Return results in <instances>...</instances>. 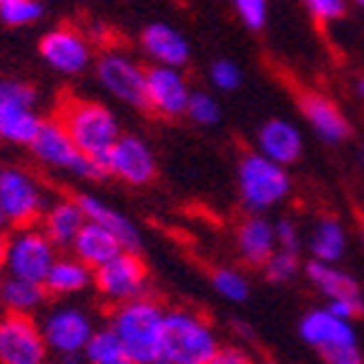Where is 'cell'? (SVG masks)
I'll return each mask as SVG.
<instances>
[{
	"instance_id": "f35d334b",
	"label": "cell",
	"mask_w": 364,
	"mask_h": 364,
	"mask_svg": "<svg viewBox=\"0 0 364 364\" xmlns=\"http://www.w3.org/2000/svg\"><path fill=\"white\" fill-rule=\"evenodd\" d=\"M357 97H359V100H362V102H364V74H362V77L357 79Z\"/></svg>"
},
{
	"instance_id": "5b68a950",
	"label": "cell",
	"mask_w": 364,
	"mask_h": 364,
	"mask_svg": "<svg viewBox=\"0 0 364 364\" xmlns=\"http://www.w3.org/2000/svg\"><path fill=\"white\" fill-rule=\"evenodd\" d=\"M43 117L36 112V90L18 79L0 82V140L31 146L36 140Z\"/></svg>"
},
{
	"instance_id": "e575fe53",
	"label": "cell",
	"mask_w": 364,
	"mask_h": 364,
	"mask_svg": "<svg viewBox=\"0 0 364 364\" xmlns=\"http://www.w3.org/2000/svg\"><path fill=\"white\" fill-rule=\"evenodd\" d=\"M209 79H212V85L219 92H235L237 87L242 85V69L237 67L232 59H217L212 64Z\"/></svg>"
},
{
	"instance_id": "60d3db41",
	"label": "cell",
	"mask_w": 364,
	"mask_h": 364,
	"mask_svg": "<svg viewBox=\"0 0 364 364\" xmlns=\"http://www.w3.org/2000/svg\"><path fill=\"white\" fill-rule=\"evenodd\" d=\"M6 230V219H3V214H0V232Z\"/></svg>"
},
{
	"instance_id": "277c9868",
	"label": "cell",
	"mask_w": 364,
	"mask_h": 364,
	"mask_svg": "<svg viewBox=\"0 0 364 364\" xmlns=\"http://www.w3.org/2000/svg\"><path fill=\"white\" fill-rule=\"evenodd\" d=\"M291 173L283 166L262 158L260 153H247L237 166V188L242 207L252 214H265L278 207L291 194Z\"/></svg>"
},
{
	"instance_id": "f546056e",
	"label": "cell",
	"mask_w": 364,
	"mask_h": 364,
	"mask_svg": "<svg viewBox=\"0 0 364 364\" xmlns=\"http://www.w3.org/2000/svg\"><path fill=\"white\" fill-rule=\"evenodd\" d=\"M43 3L38 0H0V21L13 28H23V26L36 23L43 18Z\"/></svg>"
},
{
	"instance_id": "ffe728a7",
	"label": "cell",
	"mask_w": 364,
	"mask_h": 364,
	"mask_svg": "<svg viewBox=\"0 0 364 364\" xmlns=\"http://www.w3.org/2000/svg\"><path fill=\"white\" fill-rule=\"evenodd\" d=\"M235 242L240 257L252 267H265V262L278 252L275 225L267 222L265 217H260V214L242 219V225L237 227Z\"/></svg>"
},
{
	"instance_id": "7402d4cb",
	"label": "cell",
	"mask_w": 364,
	"mask_h": 364,
	"mask_svg": "<svg viewBox=\"0 0 364 364\" xmlns=\"http://www.w3.org/2000/svg\"><path fill=\"white\" fill-rule=\"evenodd\" d=\"M77 199H79L82 212H85L87 222L100 225L102 230H107L109 235L115 237L117 242L122 245V250L135 252V250L140 247L138 227H135L125 214L117 212V209H112L109 204H105L102 199H97V196H92V194H82V196H77Z\"/></svg>"
},
{
	"instance_id": "30bf717a",
	"label": "cell",
	"mask_w": 364,
	"mask_h": 364,
	"mask_svg": "<svg viewBox=\"0 0 364 364\" xmlns=\"http://www.w3.org/2000/svg\"><path fill=\"white\" fill-rule=\"evenodd\" d=\"M95 323L90 314L77 306H56L41 318V334L49 346V352L59 354L61 359H74L85 354L87 344L95 336Z\"/></svg>"
},
{
	"instance_id": "b9f144b4",
	"label": "cell",
	"mask_w": 364,
	"mask_h": 364,
	"mask_svg": "<svg viewBox=\"0 0 364 364\" xmlns=\"http://www.w3.org/2000/svg\"><path fill=\"white\" fill-rule=\"evenodd\" d=\"M357 6H359V8H364V0H359V3H357Z\"/></svg>"
},
{
	"instance_id": "7bdbcfd3",
	"label": "cell",
	"mask_w": 364,
	"mask_h": 364,
	"mask_svg": "<svg viewBox=\"0 0 364 364\" xmlns=\"http://www.w3.org/2000/svg\"><path fill=\"white\" fill-rule=\"evenodd\" d=\"M0 267H3V265H0ZM0 283H3V270H0Z\"/></svg>"
},
{
	"instance_id": "1f68e13d",
	"label": "cell",
	"mask_w": 364,
	"mask_h": 364,
	"mask_svg": "<svg viewBox=\"0 0 364 364\" xmlns=\"http://www.w3.org/2000/svg\"><path fill=\"white\" fill-rule=\"evenodd\" d=\"M265 278L270 283H291L298 273H301V260H298V252H286V250H278L270 260L265 262Z\"/></svg>"
},
{
	"instance_id": "d6986e66",
	"label": "cell",
	"mask_w": 364,
	"mask_h": 364,
	"mask_svg": "<svg viewBox=\"0 0 364 364\" xmlns=\"http://www.w3.org/2000/svg\"><path fill=\"white\" fill-rule=\"evenodd\" d=\"M140 46L153 59V67L183 69L191 59L188 38L171 23H151L140 33Z\"/></svg>"
},
{
	"instance_id": "8d00e7d4",
	"label": "cell",
	"mask_w": 364,
	"mask_h": 364,
	"mask_svg": "<svg viewBox=\"0 0 364 364\" xmlns=\"http://www.w3.org/2000/svg\"><path fill=\"white\" fill-rule=\"evenodd\" d=\"M209 364H255V359L242 346H219V352Z\"/></svg>"
},
{
	"instance_id": "4dcf8cb0",
	"label": "cell",
	"mask_w": 364,
	"mask_h": 364,
	"mask_svg": "<svg viewBox=\"0 0 364 364\" xmlns=\"http://www.w3.org/2000/svg\"><path fill=\"white\" fill-rule=\"evenodd\" d=\"M186 115L201 125V128H209V125H217L222 120V107H219L217 97L209 95V92H194L191 95V102H188Z\"/></svg>"
},
{
	"instance_id": "9a60e30c",
	"label": "cell",
	"mask_w": 364,
	"mask_h": 364,
	"mask_svg": "<svg viewBox=\"0 0 364 364\" xmlns=\"http://www.w3.org/2000/svg\"><path fill=\"white\" fill-rule=\"evenodd\" d=\"M296 105H298V112L309 122V128L314 130L323 143L339 146V143L352 138V122H349V117H346L339 109V105H336L334 100H328L326 95L314 92V90H304V92H298Z\"/></svg>"
},
{
	"instance_id": "836d02e7",
	"label": "cell",
	"mask_w": 364,
	"mask_h": 364,
	"mask_svg": "<svg viewBox=\"0 0 364 364\" xmlns=\"http://www.w3.org/2000/svg\"><path fill=\"white\" fill-rule=\"evenodd\" d=\"M235 13H237V18L242 21L245 28L262 31L267 26L270 8H267L265 0H237V3H235Z\"/></svg>"
},
{
	"instance_id": "52a82bcc",
	"label": "cell",
	"mask_w": 364,
	"mask_h": 364,
	"mask_svg": "<svg viewBox=\"0 0 364 364\" xmlns=\"http://www.w3.org/2000/svg\"><path fill=\"white\" fill-rule=\"evenodd\" d=\"M31 153L36 158L38 164L49 166L56 171H69L79 178H102L107 176L105 168L95 161H90L87 156L79 153V148L74 146V140L69 138L67 128L61 125L56 117L51 120H43L41 130H38L36 140L31 143Z\"/></svg>"
},
{
	"instance_id": "7c38bea8",
	"label": "cell",
	"mask_w": 364,
	"mask_h": 364,
	"mask_svg": "<svg viewBox=\"0 0 364 364\" xmlns=\"http://www.w3.org/2000/svg\"><path fill=\"white\" fill-rule=\"evenodd\" d=\"M49 346L33 316H0V364H46Z\"/></svg>"
},
{
	"instance_id": "ac0fdd59",
	"label": "cell",
	"mask_w": 364,
	"mask_h": 364,
	"mask_svg": "<svg viewBox=\"0 0 364 364\" xmlns=\"http://www.w3.org/2000/svg\"><path fill=\"white\" fill-rule=\"evenodd\" d=\"M257 153L267 161L288 168L304 156V135L291 120L270 117L257 130Z\"/></svg>"
},
{
	"instance_id": "9c48e42d",
	"label": "cell",
	"mask_w": 364,
	"mask_h": 364,
	"mask_svg": "<svg viewBox=\"0 0 364 364\" xmlns=\"http://www.w3.org/2000/svg\"><path fill=\"white\" fill-rule=\"evenodd\" d=\"M97 82L115 100L135 109H148V69H143L130 54L107 49L95 64Z\"/></svg>"
},
{
	"instance_id": "6da1fadb",
	"label": "cell",
	"mask_w": 364,
	"mask_h": 364,
	"mask_svg": "<svg viewBox=\"0 0 364 364\" xmlns=\"http://www.w3.org/2000/svg\"><path fill=\"white\" fill-rule=\"evenodd\" d=\"M56 120L67 128L69 138L74 140V146L79 148L82 156L100 164L102 168L107 166L109 151L115 148L122 135L120 122L107 105L85 97H64L56 109Z\"/></svg>"
},
{
	"instance_id": "ba28073f",
	"label": "cell",
	"mask_w": 364,
	"mask_h": 364,
	"mask_svg": "<svg viewBox=\"0 0 364 364\" xmlns=\"http://www.w3.org/2000/svg\"><path fill=\"white\" fill-rule=\"evenodd\" d=\"M56 257L59 255H56L54 242L43 235L41 227H26V230H13V235H8L3 267L11 278L31 280V283L43 286Z\"/></svg>"
},
{
	"instance_id": "8fae6325",
	"label": "cell",
	"mask_w": 364,
	"mask_h": 364,
	"mask_svg": "<svg viewBox=\"0 0 364 364\" xmlns=\"http://www.w3.org/2000/svg\"><path fill=\"white\" fill-rule=\"evenodd\" d=\"M95 288L107 298L109 304L122 306L146 296L148 291V267L138 252L122 250L115 260H109L100 270H95Z\"/></svg>"
},
{
	"instance_id": "3957f363",
	"label": "cell",
	"mask_w": 364,
	"mask_h": 364,
	"mask_svg": "<svg viewBox=\"0 0 364 364\" xmlns=\"http://www.w3.org/2000/svg\"><path fill=\"white\" fill-rule=\"evenodd\" d=\"M212 323L191 309L166 311L161 364H209L219 352Z\"/></svg>"
},
{
	"instance_id": "4316f807",
	"label": "cell",
	"mask_w": 364,
	"mask_h": 364,
	"mask_svg": "<svg viewBox=\"0 0 364 364\" xmlns=\"http://www.w3.org/2000/svg\"><path fill=\"white\" fill-rule=\"evenodd\" d=\"M46 288L41 283H31V280L21 278H3L0 283V304L6 309V314H18V316H31L33 311H38L46 301Z\"/></svg>"
},
{
	"instance_id": "d6a6232c",
	"label": "cell",
	"mask_w": 364,
	"mask_h": 364,
	"mask_svg": "<svg viewBox=\"0 0 364 364\" xmlns=\"http://www.w3.org/2000/svg\"><path fill=\"white\" fill-rule=\"evenodd\" d=\"M346 11H349V6H346L344 0H309V3H306V13H309L311 21L318 23L321 28L344 21Z\"/></svg>"
},
{
	"instance_id": "cb8c5ba5",
	"label": "cell",
	"mask_w": 364,
	"mask_h": 364,
	"mask_svg": "<svg viewBox=\"0 0 364 364\" xmlns=\"http://www.w3.org/2000/svg\"><path fill=\"white\" fill-rule=\"evenodd\" d=\"M306 278L309 283L326 298L328 304H339V301H354V298H364L359 283L349 273H344L341 267L326 265V262L311 260L306 265Z\"/></svg>"
},
{
	"instance_id": "e0dca14e",
	"label": "cell",
	"mask_w": 364,
	"mask_h": 364,
	"mask_svg": "<svg viewBox=\"0 0 364 364\" xmlns=\"http://www.w3.org/2000/svg\"><path fill=\"white\" fill-rule=\"evenodd\" d=\"M298 334L311 349L318 352V357L344 346L357 344V331L349 321L334 316L328 309H314L301 318L298 323Z\"/></svg>"
},
{
	"instance_id": "7a4b0ae2",
	"label": "cell",
	"mask_w": 364,
	"mask_h": 364,
	"mask_svg": "<svg viewBox=\"0 0 364 364\" xmlns=\"http://www.w3.org/2000/svg\"><path fill=\"white\" fill-rule=\"evenodd\" d=\"M164 306L143 296L130 304L115 306L109 316V328L128 349L135 364H161V344H164Z\"/></svg>"
},
{
	"instance_id": "ab89813d",
	"label": "cell",
	"mask_w": 364,
	"mask_h": 364,
	"mask_svg": "<svg viewBox=\"0 0 364 364\" xmlns=\"http://www.w3.org/2000/svg\"><path fill=\"white\" fill-rule=\"evenodd\" d=\"M359 161H362V166H364V143L359 146Z\"/></svg>"
},
{
	"instance_id": "ee69618b",
	"label": "cell",
	"mask_w": 364,
	"mask_h": 364,
	"mask_svg": "<svg viewBox=\"0 0 364 364\" xmlns=\"http://www.w3.org/2000/svg\"><path fill=\"white\" fill-rule=\"evenodd\" d=\"M362 240H364V225H362Z\"/></svg>"
},
{
	"instance_id": "603a6c76",
	"label": "cell",
	"mask_w": 364,
	"mask_h": 364,
	"mask_svg": "<svg viewBox=\"0 0 364 364\" xmlns=\"http://www.w3.org/2000/svg\"><path fill=\"white\" fill-rule=\"evenodd\" d=\"M122 252V245L107 230H102L100 225L87 222L82 227V232L77 235L72 245V255L77 260H82L92 270H100L102 265H107L109 260H115Z\"/></svg>"
},
{
	"instance_id": "484cf974",
	"label": "cell",
	"mask_w": 364,
	"mask_h": 364,
	"mask_svg": "<svg viewBox=\"0 0 364 364\" xmlns=\"http://www.w3.org/2000/svg\"><path fill=\"white\" fill-rule=\"evenodd\" d=\"M309 250L316 262L336 265L346 252V230L336 217H321L309 237Z\"/></svg>"
},
{
	"instance_id": "5bb4252c",
	"label": "cell",
	"mask_w": 364,
	"mask_h": 364,
	"mask_svg": "<svg viewBox=\"0 0 364 364\" xmlns=\"http://www.w3.org/2000/svg\"><path fill=\"white\" fill-rule=\"evenodd\" d=\"M107 176H115L130 186H148L156 178V153L140 135H120L107 156Z\"/></svg>"
},
{
	"instance_id": "d590c367",
	"label": "cell",
	"mask_w": 364,
	"mask_h": 364,
	"mask_svg": "<svg viewBox=\"0 0 364 364\" xmlns=\"http://www.w3.org/2000/svg\"><path fill=\"white\" fill-rule=\"evenodd\" d=\"M275 240H278V250L298 252V247H301V230H298L293 219H278L275 222Z\"/></svg>"
},
{
	"instance_id": "d4e9b609",
	"label": "cell",
	"mask_w": 364,
	"mask_h": 364,
	"mask_svg": "<svg viewBox=\"0 0 364 364\" xmlns=\"http://www.w3.org/2000/svg\"><path fill=\"white\" fill-rule=\"evenodd\" d=\"M90 286H95V270L87 267L82 260H77L74 255L56 257L54 267L49 270L46 283H43L49 296H77Z\"/></svg>"
},
{
	"instance_id": "2e32d148",
	"label": "cell",
	"mask_w": 364,
	"mask_h": 364,
	"mask_svg": "<svg viewBox=\"0 0 364 364\" xmlns=\"http://www.w3.org/2000/svg\"><path fill=\"white\" fill-rule=\"evenodd\" d=\"M194 90L188 87L181 69L151 67L148 69V109L161 117H181L186 115Z\"/></svg>"
},
{
	"instance_id": "44dd1931",
	"label": "cell",
	"mask_w": 364,
	"mask_h": 364,
	"mask_svg": "<svg viewBox=\"0 0 364 364\" xmlns=\"http://www.w3.org/2000/svg\"><path fill=\"white\" fill-rule=\"evenodd\" d=\"M85 225L87 217L82 212V207H79V199H72V196H59L56 201H51L41 217V232L54 242L56 250H72L74 240H77V235Z\"/></svg>"
},
{
	"instance_id": "83f0119b",
	"label": "cell",
	"mask_w": 364,
	"mask_h": 364,
	"mask_svg": "<svg viewBox=\"0 0 364 364\" xmlns=\"http://www.w3.org/2000/svg\"><path fill=\"white\" fill-rule=\"evenodd\" d=\"M85 362L87 364H135L133 357L128 354V349L122 346V341L115 336L112 328H100L95 331L92 341L85 349Z\"/></svg>"
},
{
	"instance_id": "f1b7e54d",
	"label": "cell",
	"mask_w": 364,
	"mask_h": 364,
	"mask_svg": "<svg viewBox=\"0 0 364 364\" xmlns=\"http://www.w3.org/2000/svg\"><path fill=\"white\" fill-rule=\"evenodd\" d=\"M212 286L230 304H245L250 296V280L237 267H217L212 273Z\"/></svg>"
},
{
	"instance_id": "74e56055",
	"label": "cell",
	"mask_w": 364,
	"mask_h": 364,
	"mask_svg": "<svg viewBox=\"0 0 364 364\" xmlns=\"http://www.w3.org/2000/svg\"><path fill=\"white\" fill-rule=\"evenodd\" d=\"M321 359L326 364H364V354H362V349H359V344L328 352V354H323Z\"/></svg>"
},
{
	"instance_id": "4fadbf2b",
	"label": "cell",
	"mask_w": 364,
	"mask_h": 364,
	"mask_svg": "<svg viewBox=\"0 0 364 364\" xmlns=\"http://www.w3.org/2000/svg\"><path fill=\"white\" fill-rule=\"evenodd\" d=\"M38 54L49 64L54 72L67 74H82L90 69L92 64V43L82 31L72 28V26H56V28L46 31L38 41Z\"/></svg>"
},
{
	"instance_id": "8992f818",
	"label": "cell",
	"mask_w": 364,
	"mask_h": 364,
	"mask_svg": "<svg viewBox=\"0 0 364 364\" xmlns=\"http://www.w3.org/2000/svg\"><path fill=\"white\" fill-rule=\"evenodd\" d=\"M46 194L28 171L8 166L0 168V214L13 230L33 227L46 212Z\"/></svg>"
}]
</instances>
